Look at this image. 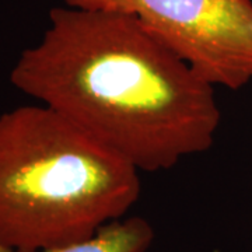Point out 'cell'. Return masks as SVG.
<instances>
[{
    "label": "cell",
    "instance_id": "7a4b0ae2",
    "mask_svg": "<svg viewBox=\"0 0 252 252\" xmlns=\"http://www.w3.org/2000/svg\"><path fill=\"white\" fill-rule=\"evenodd\" d=\"M140 171L46 105L0 114V244L44 252L124 219Z\"/></svg>",
    "mask_w": 252,
    "mask_h": 252
},
{
    "label": "cell",
    "instance_id": "3957f363",
    "mask_svg": "<svg viewBox=\"0 0 252 252\" xmlns=\"http://www.w3.org/2000/svg\"><path fill=\"white\" fill-rule=\"evenodd\" d=\"M69 7L139 18L212 86L252 80V0H63Z\"/></svg>",
    "mask_w": 252,
    "mask_h": 252
},
{
    "label": "cell",
    "instance_id": "277c9868",
    "mask_svg": "<svg viewBox=\"0 0 252 252\" xmlns=\"http://www.w3.org/2000/svg\"><path fill=\"white\" fill-rule=\"evenodd\" d=\"M154 238L153 227L143 217L119 219L104 225L86 241L44 252H146ZM0 252H16L0 244Z\"/></svg>",
    "mask_w": 252,
    "mask_h": 252
},
{
    "label": "cell",
    "instance_id": "6da1fadb",
    "mask_svg": "<svg viewBox=\"0 0 252 252\" xmlns=\"http://www.w3.org/2000/svg\"><path fill=\"white\" fill-rule=\"evenodd\" d=\"M10 81L139 171L168 170L206 152L220 124L215 86L119 11L54 7Z\"/></svg>",
    "mask_w": 252,
    "mask_h": 252
}]
</instances>
